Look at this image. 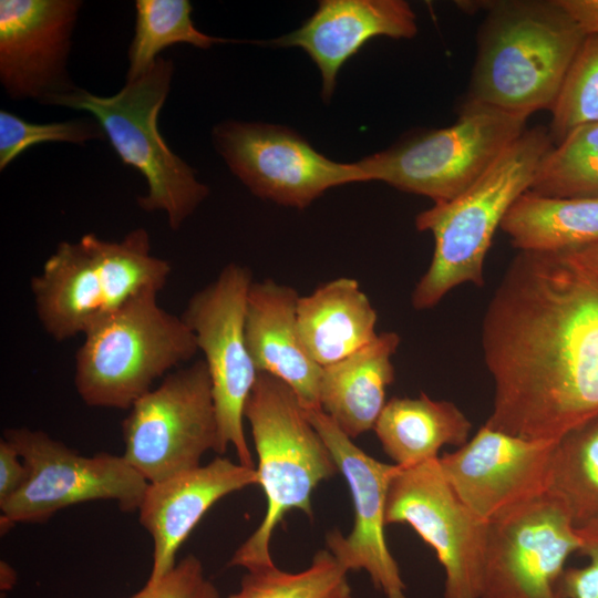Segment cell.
<instances>
[{"mask_svg": "<svg viewBox=\"0 0 598 598\" xmlns=\"http://www.w3.org/2000/svg\"><path fill=\"white\" fill-rule=\"evenodd\" d=\"M488 427L558 441L598 416V247L519 251L482 323Z\"/></svg>", "mask_w": 598, "mask_h": 598, "instance_id": "cell-1", "label": "cell"}, {"mask_svg": "<svg viewBox=\"0 0 598 598\" xmlns=\"http://www.w3.org/2000/svg\"><path fill=\"white\" fill-rule=\"evenodd\" d=\"M487 8L464 103L528 116L551 111L586 35L557 0Z\"/></svg>", "mask_w": 598, "mask_h": 598, "instance_id": "cell-2", "label": "cell"}, {"mask_svg": "<svg viewBox=\"0 0 598 598\" xmlns=\"http://www.w3.org/2000/svg\"><path fill=\"white\" fill-rule=\"evenodd\" d=\"M553 146L549 130H525L466 190L416 216V228L433 235L434 250L413 289L414 309L434 308L460 285H484V262L495 231L512 204L530 188Z\"/></svg>", "mask_w": 598, "mask_h": 598, "instance_id": "cell-3", "label": "cell"}, {"mask_svg": "<svg viewBox=\"0 0 598 598\" xmlns=\"http://www.w3.org/2000/svg\"><path fill=\"white\" fill-rule=\"evenodd\" d=\"M171 271L167 260L152 255L144 228L118 241L86 234L61 241L31 278L30 289L42 328L61 342L84 334L140 292H159Z\"/></svg>", "mask_w": 598, "mask_h": 598, "instance_id": "cell-4", "label": "cell"}, {"mask_svg": "<svg viewBox=\"0 0 598 598\" xmlns=\"http://www.w3.org/2000/svg\"><path fill=\"white\" fill-rule=\"evenodd\" d=\"M244 419L251 430L258 485L267 507L259 526L235 551L229 565L255 570L276 566L270 553L276 527L291 509L312 517L313 491L339 468L296 393L281 380L258 373Z\"/></svg>", "mask_w": 598, "mask_h": 598, "instance_id": "cell-5", "label": "cell"}, {"mask_svg": "<svg viewBox=\"0 0 598 598\" xmlns=\"http://www.w3.org/2000/svg\"><path fill=\"white\" fill-rule=\"evenodd\" d=\"M157 295L140 292L84 333L74 386L86 405L130 410L155 380L197 353L193 331L159 306Z\"/></svg>", "mask_w": 598, "mask_h": 598, "instance_id": "cell-6", "label": "cell"}, {"mask_svg": "<svg viewBox=\"0 0 598 598\" xmlns=\"http://www.w3.org/2000/svg\"><path fill=\"white\" fill-rule=\"evenodd\" d=\"M174 64L158 56L138 78L126 81L114 95L75 90L48 104L89 112L99 122L123 164L145 178L147 193L137 197L145 212H165L178 229L206 198L208 187L195 171L168 147L158 130V114L171 89Z\"/></svg>", "mask_w": 598, "mask_h": 598, "instance_id": "cell-7", "label": "cell"}, {"mask_svg": "<svg viewBox=\"0 0 598 598\" xmlns=\"http://www.w3.org/2000/svg\"><path fill=\"white\" fill-rule=\"evenodd\" d=\"M528 117L464 103L454 124L416 133L358 164L367 182L447 202L475 183L525 132Z\"/></svg>", "mask_w": 598, "mask_h": 598, "instance_id": "cell-8", "label": "cell"}, {"mask_svg": "<svg viewBox=\"0 0 598 598\" xmlns=\"http://www.w3.org/2000/svg\"><path fill=\"white\" fill-rule=\"evenodd\" d=\"M22 458L28 475L0 503L1 530L17 523H43L59 511L92 501H113L122 512H136L148 482L124 458L100 452L81 455L43 431L11 427L3 432Z\"/></svg>", "mask_w": 598, "mask_h": 598, "instance_id": "cell-9", "label": "cell"}, {"mask_svg": "<svg viewBox=\"0 0 598 598\" xmlns=\"http://www.w3.org/2000/svg\"><path fill=\"white\" fill-rule=\"evenodd\" d=\"M124 458L154 483L195 468L217 453L212 381L203 359L181 367L141 396L123 420Z\"/></svg>", "mask_w": 598, "mask_h": 598, "instance_id": "cell-10", "label": "cell"}, {"mask_svg": "<svg viewBox=\"0 0 598 598\" xmlns=\"http://www.w3.org/2000/svg\"><path fill=\"white\" fill-rule=\"evenodd\" d=\"M250 270L231 262L188 300L182 319L193 331L212 381L219 455L229 446L238 462L256 468L244 431V409L258 370L248 350L245 313Z\"/></svg>", "mask_w": 598, "mask_h": 598, "instance_id": "cell-11", "label": "cell"}, {"mask_svg": "<svg viewBox=\"0 0 598 598\" xmlns=\"http://www.w3.org/2000/svg\"><path fill=\"white\" fill-rule=\"evenodd\" d=\"M385 523L411 526L434 550L445 574L443 598H480L489 523L457 496L439 457L399 468L388 491Z\"/></svg>", "mask_w": 598, "mask_h": 598, "instance_id": "cell-12", "label": "cell"}, {"mask_svg": "<svg viewBox=\"0 0 598 598\" xmlns=\"http://www.w3.org/2000/svg\"><path fill=\"white\" fill-rule=\"evenodd\" d=\"M581 536L547 491L488 524L480 598H560L558 582Z\"/></svg>", "mask_w": 598, "mask_h": 598, "instance_id": "cell-13", "label": "cell"}, {"mask_svg": "<svg viewBox=\"0 0 598 598\" xmlns=\"http://www.w3.org/2000/svg\"><path fill=\"white\" fill-rule=\"evenodd\" d=\"M214 142L231 172L256 196L306 208L331 187L367 182L357 163H338L296 132L277 125L227 121Z\"/></svg>", "mask_w": 598, "mask_h": 598, "instance_id": "cell-14", "label": "cell"}, {"mask_svg": "<svg viewBox=\"0 0 598 598\" xmlns=\"http://www.w3.org/2000/svg\"><path fill=\"white\" fill-rule=\"evenodd\" d=\"M306 412L343 474L354 508L351 532L347 536L329 532L328 549L347 571H367L384 598H408L406 585L384 535L388 491L400 467L367 454L321 409Z\"/></svg>", "mask_w": 598, "mask_h": 598, "instance_id": "cell-15", "label": "cell"}, {"mask_svg": "<svg viewBox=\"0 0 598 598\" xmlns=\"http://www.w3.org/2000/svg\"><path fill=\"white\" fill-rule=\"evenodd\" d=\"M557 441L527 440L483 425L454 452L439 456L457 496L491 523L549 491Z\"/></svg>", "mask_w": 598, "mask_h": 598, "instance_id": "cell-16", "label": "cell"}, {"mask_svg": "<svg viewBox=\"0 0 598 598\" xmlns=\"http://www.w3.org/2000/svg\"><path fill=\"white\" fill-rule=\"evenodd\" d=\"M79 0L0 1V81L13 100L48 104L76 89L66 63Z\"/></svg>", "mask_w": 598, "mask_h": 598, "instance_id": "cell-17", "label": "cell"}, {"mask_svg": "<svg viewBox=\"0 0 598 598\" xmlns=\"http://www.w3.org/2000/svg\"><path fill=\"white\" fill-rule=\"evenodd\" d=\"M258 485L256 468L227 457L148 483L137 509L141 525L153 540V564L146 587L171 571L179 546L220 498Z\"/></svg>", "mask_w": 598, "mask_h": 598, "instance_id": "cell-18", "label": "cell"}, {"mask_svg": "<svg viewBox=\"0 0 598 598\" xmlns=\"http://www.w3.org/2000/svg\"><path fill=\"white\" fill-rule=\"evenodd\" d=\"M416 17L402 0H323L297 30L270 41L280 48H301L320 70L322 96L329 101L339 70L369 40L384 35L410 39Z\"/></svg>", "mask_w": 598, "mask_h": 598, "instance_id": "cell-19", "label": "cell"}, {"mask_svg": "<svg viewBox=\"0 0 598 598\" xmlns=\"http://www.w3.org/2000/svg\"><path fill=\"white\" fill-rule=\"evenodd\" d=\"M299 298L293 287L271 279L252 281L247 297L245 333L258 372L286 383L309 411L320 409L322 368L301 343L297 326Z\"/></svg>", "mask_w": 598, "mask_h": 598, "instance_id": "cell-20", "label": "cell"}, {"mask_svg": "<svg viewBox=\"0 0 598 598\" xmlns=\"http://www.w3.org/2000/svg\"><path fill=\"white\" fill-rule=\"evenodd\" d=\"M399 344L396 332H381L354 353L322 368L320 409L352 440L374 429L388 402L386 388L395 375L392 357Z\"/></svg>", "mask_w": 598, "mask_h": 598, "instance_id": "cell-21", "label": "cell"}, {"mask_svg": "<svg viewBox=\"0 0 598 598\" xmlns=\"http://www.w3.org/2000/svg\"><path fill=\"white\" fill-rule=\"evenodd\" d=\"M378 315L353 278L332 279L297 305L301 343L321 368L331 365L373 341Z\"/></svg>", "mask_w": 598, "mask_h": 598, "instance_id": "cell-22", "label": "cell"}, {"mask_svg": "<svg viewBox=\"0 0 598 598\" xmlns=\"http://www.w3.org/2000/svg\"><path fill=\"white\" fill-rule=\"evenodd\" d=\"M373 430L393 464L406 468L437 458L445 445L465 444L472 423L454 403L421 392L390 399Z\"/></svg>", "mask_w": 598, "mask_h": 598, "instance_id": "cell-23", "label": "cell"}, {"mask_svg": "<svg viewBox=\"0 0 598 598\" xmlns=\"http://www.w3.org/2000/svg\"><path fill=\"white\" fill-rule=\"evenodd\" d=\"M501 229L519 251L557 252L598 245V198L523 193Z\"/></svg>", "mask_w": 598, "mask_h": 598, "instance_id": "cell-24", "label": "cell"}, {"mask_svg": "<svg viewBox=\"0 0 598 598\" xmlns=\"http://www.w3.org/2000/svg\"><path fill=\"white\" fill-rule=\"evenodd\" d=\"M549 492L563 501L577 527L598 519V416L556 442Z\"/></svg>", "mask_w": 598, "mask_h": 598, "instance_id": "cell-25", "label": "cell"}, {"mask_svg": "<svg viewBox=\"0 0 598 598\" xmlns=\"http://www.w3.org/2000/svg\"><path fill=\"white\" fill-rule=\"evenodd\" d=\"M135 10V33L128 48L126 81L145 73L158 53L173 44L187 43L206 50L215 43L228 41L197 30L190 18L193 7L187 0H137Z\"/></svg>", "mask_w": 598, "mask_h": 598, "instance_id": "cell-26", "label": "cell"}, {"mask_svg": "<svg viewBox=\"0 0 598 598\" xmlns=\"http://www.w3.org/2000/svg\"><path fill=\"white\" fill-rule=\"evenodd\" d=\"M529 190L550 197L598 198V123L575 127L554 145Z\"/></svg>", "mask_w": 598, "mask_h": 598, "instance_id": "cell-27", "label": "cell"}, {"mask_svg": "<svg viewBox=\"0 0 598 598\" xmlns=\"http://www.w3.org/2000/svg\"><path fill=\"white\" fill-rule=\"evenodd\" d=\"M347 574L329 549H321L299 573L277 566L247 570L239 590L228 598H353Z\"/></svg>", "mask_w": 598, "mask_h": 598, "instance_id": "cell-28", "label": "cell"}, {"mask_svg": "<svg viewBox=\"0 0 598 598\" xmlns=\"http://www.w3.org/2000/svg\"><path fill=\"white\" fill-rule=\"evenodd\" d=\"M550 112L549 132L558 142L575 127L598 123V35L582 41Z\"/></svg>", "mask_w": 598, "mask_h": 598, "instance_id": "cell-29", "label": "cell"}, {"mask_svg": "<svg viewBox=\"0 0 598 598\" xmlns=\"http://www.w3.org/2000/svg\"><path fill=\"white\" fill-rule=\"evenodd\" d=\"M105 137L103 128L94 117L38 124L1 110L0 169L3 171L19 155L37 144L66 142L82 145Z\"/></svg>", "mask_w": 598, "mask_h": 598, "instance_id": "cell-30", "label": "cell"}, {"mask_svg": "<svg viewBox=\"0 0 598 598\" xmlns=\"http://www.w3.org/2000/svg\"><path fill=\"white\" fill-rule=\"evenodd\" d=\"M130 598H219V591L205 576L202 561L189 554L155 586H144Z\"/></svg>", "mask_w": 598, "mask_h": 598, "instance_id": "cell-31", "label": "cell"}, {"mask_svg": "<svg viewBox=\"0 0 598 598\" xmlns=\"http://www.w3.org/2000/svg\"><path fill=\"white\" fill-rule=\"evenodd\" d=\"M577 528L582 539L579 551L588 557V564L564 570L558 595L560 598H598V519Z\"/></svg>", "mask_w": 598, "mask_h": 598, "instance_id": "cell-32", "label": "cell"}, {"mask_svg": "<svg viewBox=\"0 0 598 598\" xmlns=\"http://www.w3.org/2000/svg\"><path fill=\"white\" fill-rule=\"evenodd\" d=\"M28 470L14 450L4 439L0 441V503L16 493L24 483Z\"/></svg>", "mask_w": 598, "mask_h": 598, "instance_id": "cell-33", "label": "cell"}, {"mask_svg": "<svg viewBox=\"0 0 598 598\" xmlns=\"http://www.w3.org/2000/svg\"><path fill=\"white\" fill-rule=\"evenodd\" d=\"M584 34L598 35V0H557Z\"/></svg>", "mask_w": 598, "mask_h": 598, "instance_id": "cell-34", "label": "cell"}, {"mask_svg": "<svg viewBox=\"0 0 598 598\" xmlns=\"http://www.w3.org/2000/svg\"><path fill=\"white\" fill-rule=\"evenodd\" d=\"M17 573L16 570L6 561L0 564V588L3 591H8L16 585Z\"/></svg>", "mask_w": 598, "mask_h": 598, "instance_id": "cell-35", "label": "cell"}, {"mask_svg": "<svg viewBox=\"0 0 598 598\" xmlns=\"http://www.w3.org/2000/svg\"><path fill=\"white\" fill-rule=\"evenodd\" d=\"M597 247H598V245H597Z\"/></svg>", "mask_w": 598, "mask_h": 598, "instance_id": "cell-36", "label": "cell"}]
</instances>
